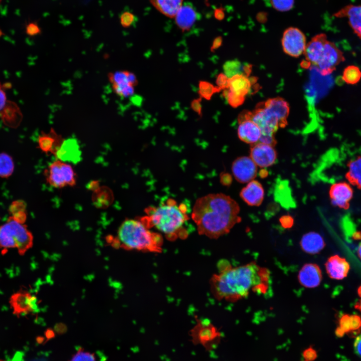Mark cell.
Masks as SVG:
<instances>
[{
    "instance_id": "obj_22",
    "label": "cell",
    "mask_w": 361,
    "mask_h": 361,
    "mask_svg": "<svg viewBox=\"0 0 361 361\" xmlns=\"http://www.w3.org/2000/svg\"><path fill=\"white\" fill-rule=\"evenodd\" d=\"M251 87L249 78L244 74H238L229 78L228 90L241 97H245Z\"/></svg>"
},
{
    "instance_id": "obj_46",
    "label": "cell",
    "mask_w": 361,
    "mask_h": 361,
    "mask_svg": "<svg viewBox=\"0 0 361 361\" xmlns=\"http://www.w3.org/2000/svg\"><path fill=\"white\" fill-rule=\"evenodd\" d=\"M222 44V39L220 37L217 38L213 42L211 47V52H214L220 47Z\"/></svg>"
},
{
    "instance_id": "obj_50",
    "label": "cell",
    "mask_w": 361,
    "mask_h": 361,
    "mask_svg": "<svg viewBox=\"0 0 361 361\" xmlns=\"http://www.w3.org/2000/svg\"><path fill=\"white\" fill-rule=\"evenodd\" d=\"M357 293L359 296L361 297V285L358 287L357 289Z\"/></svg>"
},
{
    "instance_id": "obj_5",
    "label": "cell",
    "mask_w": 361,
    "mask_h": 361,
    "mask_svg": "<svg viewBox=\"0 0 361 361\" xmlns=\"http://www.w3.org/2000/svg\"><path fill=\"white\" fill-rule=\"evenodd\" d=\"M33 237L24 224L15 221L10 216L7 221L0 226V247L4 249L17 248L23 255L32 247Z\"/></svg>"
},
{
    "instance_id": "obj_8",
    "label": "cell",
    "mask_w": 361,
    "mask_h": 361,
    "mask_svg": "<svg viewBox=\"0 0 361 361\" xmlns=\"http://www.w3.org/2000/svg\"><path fill=\"white\" fill-rule=\"evenodd\" d=\"M344 59L340 50L334 43L327 40L316 67L322 75H327L332 73Z\"/></svg>"
},
{
    "instance_id": "obj_29",
    "label": "cell",
    "mask_w": 361,
    "mask_h": 361,
    "mask_svg": "<svg viewBox=\"0 0 361 361\" xmlns=\"http://www.w3.org/2000/svg\"><path fill=\"white\" fill-rule=\"evenodd\" d=\"M221 90L217 86L207 81H200L198 85V93L200 97L210 100L212 96Z\"/></svg>"
},
{
    "instance_id": "obj_28",
    "label": "cell",
    "mask_w": 361,
    "mask_h": 361,
    "mask_svg": "<svg viewBox=\"0 0 361 361\" xmlns=\"http://www.w3.org/2000/svg\"><path fill=\"white\" fill-rule=\"evenodd\" d=\"M14 162L11 155L6 152L0 153V177L8 178L13 173Z\"/></svg>"
},
{
    "instance_id": "obj_30",
    "label": "cell",
    "mask_w": 361,
    "mask_h": 361,
    "mask_svg": "<svg viewBox=\"0 0 361 361\" xmlns=\"http://www.w3.org/2000/svg\"><path fill=\"white\" fill-rule=\"evenodd\" d=\"M342 78L348 84H355L361 78V71L357 66H348L344 69Z\"/></svg>"
},
{
    "instance_id": "obj_44",
    "label": "cell",
    "mask_w": 361,
    "mask_h": 361,
    "mask_svg": "<svg viewBox=\"0 0 361 361\" xmlns=\"http://www.w3.org/2000/svg\"><path fill=\"white\" fill-rule=\"evenodd\" d=\"M355 353L361 357V334L356 337L354 342Z\"/></svg>"
},
{
    "instance_id": "obj_6",
    "label": "cell",
    "mask_w": 361,
    "mask_h": 361,
    "mask_svg": "<svg viewBox=\"0 0 361 361\" xmlns=\"http://www.w3.org/2000/svg\"><path fill=\"white\" fill-rule=\"evenodd\" d=\"M44 173L48 184L54 188L72 187L76 184V176L72 166L60 159L51 163Z\"/></svg>"
},
{
    "instance_id": "obj_2",
    "label": "cell",
    "mask_w": 361,
    "mask_h": 361,
    "mask_svg": "<svg viewBox=\"0 0 361 361\" xmlns=\"http://www.w3.org/2000/svg\"><path fill=\"white\" fill-rule=\"evenodd\" d=\"M240 210L238 204L230 196L210 194L196 201L191 217L200 235L217 239L241 221Z\"/></svg>"
},
{
    "instance_id": "obj_14",
    "label": "cell",
    "mask_w": 361,
    "mask_h": 361,
    "mask_svg": "<svg viewBox=\"0 0 361 361\" xmlns=\"http://www.w3.org/2000/svg\"><path fill=\"white\" fill-rule=\"evenodd\" d=\"M322 279L321 270L315 263L304 264L299 270L298 280L299 283L307 288H314L318 286Z\"/></svg>"
},
{
    "instance_id": "obj_31",
    "label": "cell",
    "mask_w": 361,
    "mask_h": 361,
    "mask_svg": "<svg viewBox=\"0 0 361 361\" xmlns=\"http://www.w3.org/2000/svg\"><path fill=\"white\" fill-rule=\"evenodd\" d=\"M112 87L116 94L124 98L132 96L134 92V86L128 83L112 84Z\"/></svg>"
},
{
    "instance_id": "obj_12",
    "label": "cell",
    "mask_w": 361,
    "mask_h": 361,
    "mask_svg": "<svg viewBox=\"0 0 361 361\" xmlns=\"http://www.w3.org/2000/svg\"><path fill=\"white\" fill-rule=\"evenodd\" d=\"M353 190L349 183L339 182L330 187L329 195L332 204L340 209H348L353 197Z\"/></svg>"
},
{
    "instance_id": "obj_43",
    "label": "cell",
    "mask_w": 361,
    "mask_h": 361,
    "mask_svg": "<svg viewBox=\"0 0 361 361\" xmlns=\"http://www.w3.org/2000/svg\"><path fill=\"white\" fill-rule=\"evenodd\" d=\"M27 32L31 36H34L40 33V29L35 24H31L27 28Z\"/></svg>"
},
{
    "instance_id": "obj_32",
    "label": "cell",
    "mask_w": 361,
    "mask_h": 361,
    "mask_svg": "<svg viewBox=\"0 0 361 361\" xmlns=\"http://www.w3.org/2000/svg\"><path fill=\"white\" fill-rule=\"evenodd\" d=\"M224 73L229 78L238 74H242L241 64L239 62L235 60L228 61L223 65Z\"/></svg>"
},
{
    "instance_id": "obj_26",
    "label": "cell",
    "mask_w": 361,
    "mask_h": 361,
    "mask_svg": "<svg viewBox=\"0 0 361 361\" xmlns=\"http://www.w3.org/2000/svg\"><path fill=\"white\" fill-rule=\"evenodd\" d=\"M345 178L350 184L361 190V154L348 161Z\"/></svg>"
},
{
    "instance_id": "obj_7",
    "label": "cell",
    "mask_w": 361,
    "mask_h": 361,
    "mask_svg": "<svg viewBox=\"0 0 361 361\" xmlns=\"http://www.w3.org/2000/svg\"><path fill=\"white\" fill-rule=\"evenodd\" d=\"M281 44L285 53L297 58L303 54L307 43L302 31L297 28L289 27L283 34Z\"/></svg>"
},
{
    "instance_id": "obj_33",
    "label": "cell",
    "mask_w": 361,
    "mask_h": 361,
    "mask_svg": "<svg viewBox=\"0 0 361 361\" xmlns=\"http://www.w3.org/2000/svg\"><path fill=\"white\" fill-rule=\"evenodd\" d=\"M273 8L280 12L288 11L294 5V0H270Z\"/></svg>"
},
{
    "instance_id": "obj_49",
    "label": "cell",
    "mask_w": 361,
    "mask_h": 361,
    "mask_svg": "<svg viewBox=\"0 0 361 361\" xmlns=\"http://www.w3.org/2000/svg\"><path fill=\"white\" fill-rule=\"evenodd\" d=\"M357 254L359 258L361 260V243L358 247L357 250Z\"/></svg>"
},
{
    "instance_id": "obj_4",
    "label": "cell",
    "mask_w": 361,
    "mask_h": 361,
    "mask_svg": "<svg viewBox=\"0 0 361 361\" xmlns=\"http://www.w3.org/2000/svg\"><path fill=\"white\" fill-rule=\"evenodd\" d=\"M163 239L161 235L151 231L140 220L127 219L120 225L117 237L112 245L127 250L160 253Z\"/></svg>"
},
{
    "instance_id": "obj_42",
    "label": "cell",
    "mask_w": 361,
    "mask_h": 361,
    "mask_svg": "<svg viewBox=\"0 0 361 361\" xmlns=\"http://www.w3.org/2000/svg\"><path fill=\"white\" fill-rule=\"evenodd\" d=\"M8 101L4 88L0 83V112L6 107Z\"/></svg>"
},
{
    "instance_id": "obj_17",
    "label": "cell",
    "mask_w": 361,
    "mask_h": 361,
    "mask_svg": "<svg viewBox=\"0 0 361 361\" xmlns=\"http://www.w3.org/2000/svg\"><path fill=\"white\" fill-rule=\"evenodd\" d=\"M336 18H346L353 32L361 39V5L349 4L334 14Z\"/></svg>"
},
{
    "instance_id": "obj_35",
    "label": "cell",
    "mask_w": 361,
    "mask_h": 361,
    "mask_svg": "<svg viewBox=\"0 0 361 361\" xmlns=\"http://www.w3.org/2000/svg\"><path fill=\"white\" fill-rule=\"evenodd\" d=\"M70 361H96V360L93 353L79 349Z\"/></svg>"
},
{
    "instance_id": "obj_21",
    "label": "cell",
    "mask_w": 361,
    "mask_h": 361,
    "mask_svg": "<svg viewBox=\"0 0 361 361\" xmlns=\"http://www.w3.org/2000/svg\"><path fill=\"white\" fill-rule=\"evenodd\" d=\"M300 245L304 252L311 255L319 253L325 246L322 236L314 232L305 234L301 239Z\"/></svg>"
},
{
    "instance_id": "obj_36",
    "label": "cell",
    "mask_w": 361,
    "mask_h": 361,
    "mask_svg": "<svg viewBox=\"0 0 361 361\" xmlns=\"http://www.w3.org/2000/svg\"><path fill=\"white\" fill-rule=\"evenodd\" d=\"M23 212H26V204L24 201L22 200L13 202L9 208V212L11 216Z\"/></svg>"
},
{
    "instance_id": "obj_39",
    "label": "cell",
    "mask_w": 361,
    "mask_h": 361,
    "mask_svg": "<svg viewBox=\"0 0 361 361\" xmlns=\"http://www.w3.org/2000/svg\"><path fill=\"white\" fill-rule=\"evenodd\" d=\"M202 99L201 97L194 99L191 103L192 109L200 116L202 115Z\"/></svg>"
},
{
    "instance_id": "obj_23",
    "label": "cell",
    "mask_w": 361,
    "mask_h": 361,
    "mask_svg": "<svg viewBox=\"0 0 361 361\" xmlns=\"http://www.w3.org/2000/svg\"><path fill=\"white\" fill-rule=\"evenodd\" d=\"M361 329V318L357 315L344 314L341 317L339 326L336 329L337 335L341 336L344 333L359 331Z\"/></svg>"
},
{
    "instance_id": "obj_1",
    "label": "cell",
    "mask_w": 361,
    "mask_h": 361,
    "mask_svg": "<svg viewBox=\"0 0 361 361\" xmlns=\"http://www.w3.org/2000/svg\"><path fill=\"white\" fill-rule=\"evenodd\" d=\"M270 273L256 262L232 267H221L210 280L213 294L219 300L235 302L247 297L251 292L265 293L268 288Z\"/></svg>"
},
{
    "instance_id": "obj_51",
    "label": "cell",
    "mask_w": 361,
    "mask_h": 361,
    "mask_svg": "<svg viewBox=\"0 0 361 361\" xmlns=\"http://www.w3.org/2000/svg\"><path fill=\"white\" fill-rule=\"evenodd\" d=\"M1 1H2V0H0V3H1Z\"/></svg>"
},
{
    "instance_id": "obj_40",
    "label": "cell",
    "mask_w": 361,
    "mask_h": 361,
    "mask_svg": "<svg viewBox=\"0 0 361 361\" xmlns=\"http://www.w3.org/2000/svg\"><path fill=\"white\" fill-rule=\"evenodd\" d=\"M304 361H313L316 356V351L312 347H308L305 349L302 353Z\"/></svg>"
},
{
    "instance_id": "obj_41",
    "label": "cell",
    "mask_w": 361,
    "mask_h": 361,
    "mask_svg": "<svg viewBox=\"0 0 361 361\" xmlns=\"http://www.w3.org/2000/svg\"><path fill=\"white\" fill-rule=\"evenodd\" d=\"M279 221L281 226L284 228H290L293 225V219L289 215H285L280 218Z\"/></svg>"
},
{
    "instance_id": "obj_24",
    "label": "cell",
    "mask_w": 361,
    "mask_h": 361,
    "mask_svg": "<svg viewBox=\"0 0 361 361\" xmlns=\"http://www.w3.org/2000/svg\"><path fill=\"white\" fill-rule=\"evenodd\" d=\"M152 6L164 16L174 18L184 0H149Z\"/></svg>"
},
{
    "instance_id": "obj_38",
    "label": "cell",
    "mask_w": 361,
    "mask_h": 361,
    "mask_svg": "<svg viewBox=\"0 0 361 361\" xmlns=\"http://www.w3.org/2000/svg\"><path fill=\"white\" fill-rule=\"evenodd\" d=\"M229 78L224 73L219 74L216 78V86L221 90L228 89Z\"/></svg>"
},
{
    "instance_id": "obj_19",
    "label": "cell",
    "mask_w": 361,
    "mask_h": 361,
    "mask_svg": "<svg viewBox=\"0 0 361 361\" xmlns=\"http://www.w3.org/2000/svg\"><path fill=\"white\" fill-rule=\"evenodd\" d=\"M325 266L328 276L335 280H341L346 277L350 269L349 263L338 255L328 258Z\"/></svg>"
},
{
    "instance_id": "obj_34",
    "label": "cell",
    "mask_w": 361,
    "mask_h": 361,
    "mask_svg": "<svg viewBox=\"0 0 361 361\" xmlns=\"http://www.w3.org/2000/svg\"><path fill=\"white\" fill-rule=\"evenodd\" d=\"M224 93V96L226 98L229 104L232 107L236 108L242 104L245 100V97L238 96L231 92L228 89L225 90Z\"/></svg>"
},
{
    "instance_id": "obj_10",
    "label": "cell",
    "mask_w": 361,
    "mask_h": 361,
    "mask_svg": "<svg viewBox=\"0 0 361 361\" xmlns=\"http://www.w3.org/2000/svg\"><path fill=\"white\" fill-rule=\"evenodd\" d=\"M232 171L235 178L241 183H247L256 176L258 166L250 156L237 158L232 165Z\"/></svg>"
},
{
    "instance_id": "obj_13",
    "label": "cell",
    "mask_w": 361,
    "mask_h": 361,
    "mask_svg": "<svg viewBox=\"0 0 361 361\" xmlns=\"http://www.w3.org/2000/svg\"><path fill=\"white\" fill-rule=\"evenodd\" d=\"M10 302L14 309L13 313L18 316L38 309L37 298L28 292H20L13 294Z\"/></svg>"
},
{
    "instance_id": "obj_18",
    "label": "cell",
    "mask_w": 361,
    "mask_h": 361,
    "mask_svg": "<svg viewBox=\"0 0 361 361\" xmlns=\"http://www.w3.org/2000/svg\"><path fill=\"white\" fill-rule=\"evenodd\" d=\"M198 18L199 14L193 4L184 3L174 19L177 26L183 31H186L193 27Z\"/></svg>"
},
{
    "instance_id": "obj_3",
    "label": "cell",
    "mask_w": 361,
    "mask_h": 361,
    "mask_svg": "<svg viewBox=\"0 0 361 361\" xmlns=\"http://www.w3.org/2000/svg\"><path fill=\"white\" fill-rule=\"evenodd\" d=\"M147 216L140 219L148 228L155 227L169 241L187 237L188 232L184 227L189 217L185 205L178 206L173 200L156 207L145 210Z\"/></svg>"
},
{
    "instance_id": "obj_20",
    "label": "cell",
    "mask_w": 361,
    "mask_h": 361,
    "mask_svg": "<svg viewBox=\"0 0 361 361\" xmlns=\"http://www.w3.org/2000/svg\"><path fill=\"white\" fill-rule=\"evenodd\" d=\"M55 154L58 159L66 162H77L80 159L81 152L77 141L74 139L64 140Z\"/></svg>"
},
{
    "instance_id": "obj_11",
    "label": "cell",
    "mask_w": 361,
    "mask_h": 361,
    "mask_svg": "<svg viewBox=\"0 0 361 361\" xmlns=\"http://www.w3.org/2000/svg\"><path fill=\"white\" fill-rule=\"evenodd\" d=\"M237 134L239 139L251 145L258 142L261 136L259 126L249 117L248 113H242L238 117Z\"/></svg>"
},
{
    "instance_id": "obj_16",
    "label": "cell",
    "mask_w": 361,
    "mask_h": 361,
    "mask_svg": "<svg viewBox=\"0 0 361 361\" xmlns=\"http://www.w3.org/2000/svg\"><path fill=\"white\" fill-rule=\"evenodd\" d=\"M240 195L247 205L259 206L263 201L264 190L259 182L253 179L241 190Z\"/></svg>"
},
{
    "instance_id": "obj_48",
    "label": "cell",
    "mask_w": 361,
    "mask_h": 361,
    "mask_svg": "<svg viewBox=\"0 0 361 361\" xmlns=\"http://www.w3.org/2000/svg\"><path fill=\"white\" fill-rule=\"evenodd\" d=\"M354 308L361 312V299L354 304Z\"/></svg>"
},
{
    "instance_id": "obj_15",
    "label": "cell",
    "mask_w": 361,
    "mask_h": 361,
    "mask_svg": "<svg viewBox=\"0 0 361 361\" xmlns=\"http://www.w3.org/2000/svg\"><path fill=\"white\" fill-rule=\"evenodd\" d=\"M327 40L326 35L321 33L314 36L306 44L303 55L309 65L316 66Z\"/></svg>"
},
{
    "instance_id": "obj_45",
    "label": "cell",
    "mask_w": 361,
    "mask_h": 361,
    "mask_svg": "<svg viewBox=\"0 0 361 361\" xmlns=\"http://www.w3.org/2000/svg\"><path fill=\"white\" fill-rule=\"evenodd\" d=\"M232 178L230 174L227 173L223 174L221 176V183L224 185H229L231 184Z\"/></svg>"
},
{
    "instance_id": "obj_37",
    "label": "cell",
    "mask_w": 361,
    "mask_h": 361,
    "mask_svg": "<svg viewBox=\"0 0 361 361\" xmlns=\"http://www.w3.org/2000/svg\"><path fill=\"white\" fill-rule=\"evenodd\" d=\"M134 21V16L130 12H124L120 15V24L124 28H128L130 27L133 23Z\"/></svg>"
},
{
    "instance_id": "obj_9",
    "label": "cell",
    "mask_w": 361,
    "mask_h": 361,
    "mask_svg": "<svg viewBox=\"0 0 361 361\" xmlns=\"http://www.w3.org/2000/svg\"><path fill=\"white\" fill-rule=\"evenodd\" d=\"M250 157L257 166L265 168L275 162L277 154L274 146L258 142L251 145Z\"/></svg>"
},
{
    "instance_id": "obj_47",
    "label": "cell",
    "mask_w": 361,
    "mask_h": 361,
    "mask_svg": "<svg viewBox=\"0 0 361 361\" xmlns=\"http://www.w3.org/2000/svg\"><path fill=\"white\" fill-rule=\"evenodd\" d=\"M353 238L355 240H361V233L357 232L354 233L353 235Z\"/></svg>"
},
{
    "instance_id": "obj_25",
    "label": "cell",
    "mask_w": 361,
    "mask_h": 361,
    "mask_svg": "<svg viewBox=\"0 0 361 361\" xmlns=\"http://www.w3.org/2000/svg\"><path fill=\"white\" fill-rule=\"evenodd\" d=\"M62 141L53 129H51L49 134L44 133L40 135L38 142L39 147L43 152L55 154Z\"/></svg>"
},
{
    "instance_id": "obj_27",
    "label": "cell",
    "mask_w": 361,
    "mask_h": 361,
    "mask_svg": "<svg viewBox=\"0 0 361 361\" xmlns=\"http://www.w3.org/2000/svg\"><path fill=\"white\" fill-rule=\"evenodd\" d=\"M108 77L112 84L129 83L135 87L138 83L136 76L133 73L128 71L110 73Z\"/></svg>"
}]
</instances>
